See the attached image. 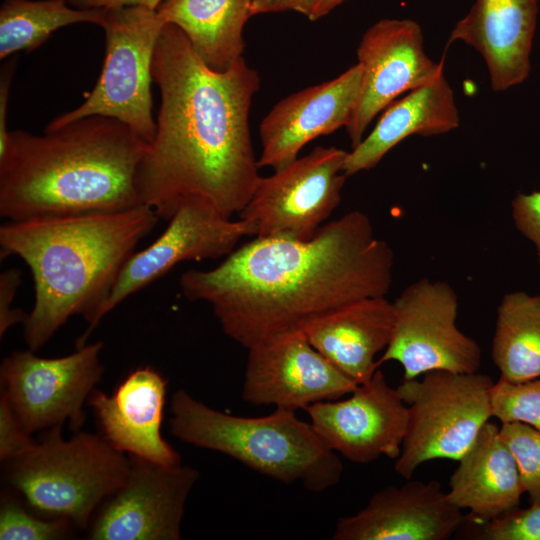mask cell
<instances>
[{"mask_svg": "<svg viewBox=\"0 0 540 540\" xmlns=\"http://www.w3.org/2000/svg\"><path fill=\"white\" fill-rule=\"evenodd\" d=\"M394 254L369 217L348 212L309 240L260 238L218 266L189 269L179 285L208 303L223 332L247 350L354 301L386 296Z\"/></svg>", "mask_w": 540, "mask_h": 540, "instance_id": "6da1fadb", "label": "cell"}, {"mask_svg": "<svg viewBox=\"0 0 540 540\" xmlns=\"http://www.w3.org/2000/svg\"><path fill=\"white\" fill-rule=\"evenodd\" d=\"M152 79L161 102L136 174L142 203L168 220L181 199L199 195L228 217L239 214L261 178L249 129L258 72L243 56L225 71L212 70L182 30L165 24Z\"/></svg>", "mask_w": 540, "mask_h": 540, "instance_id": "7a4b0ae2", "label": "cell"}, {"mask_svg": "<svg viewBox=\"0 0 540 540\" xmlns=\"http://www.w3.org/2000/svg\"><path fill=\"white\" fill-rule=\"evenodd\" d=\"M160 217L145 204L116 212L43 216L0 226L1 258L20 257L34 283V305L24 323L30 350L44 346L66 321L82 316L86 344L137 244Z\"/></svg>", "mask_w": 540, "mask_h": 540, "instance_id": "3957f363", "label": "cell"}, {"mask_svg": "<svg viewBox=\"0 0 540 540\" xmlns=\"http://www.w3.org/2000/svg\"><path fill=\"white\" fill-rule=\"evenodd\" d=\"M148 144L101 115L46 128L43 135L10 131L0 154V216L20 221L141 205L136 174Z\"/></svg>", "mask_w": 540, "mask_h": 540, "instance_id": "277c9868", "label": "cell"}, {"mask_svg": "<svg viewBox=\"0 0 540 540\" xmlns=\"http://www.w3.org/2000/svg\"><path fill=\"white\" fill-rule=\"evenodd\" d=\"M170 413L174 437L223 453L284 484L322 492L341 480V459L295 411L276 408L261 417L236 416L180 389L171 398Z\"/></svg>", "mask_w": 540, "mask_h": 540, "instance_id": "5b68a950", "label": "cell"}, {"mask_svg": "<svg viewBox=\"0 0 540 540\" xmlns=\"http://www.w3.org/2000/svg\"><path fill=\"white\" fill-rule=\"evenodd\" d=\"M6 480L29 507L46 518H62L86 529L100 505L126 481L130 459L102 434L84 431L68 440L62 426L8 462Z\"/></svg>", "mask_w": 540, "mask_h": 540, "instance_id": "8992f818", "label": "cell"}, {"mask_svg": "<svg viewBox=\"0 0 540 540\" xmlns=\"http://www.w3.org/2000/svg\"><path fill=\"white\" fill-rule=\"evenodd\" d=\"M492 379L478 372H426L397 387L408 404V421L394 469L409 480L433 459L459 460L493 416Z\"/></svg>", "mask_w": 540, "mask_h": 540, "instance_id": "52a82bcc", "label": "cell"}, {"mask_svg": "<svg viewBox=\"0 0 540 540\" xmlns=\"http://www.w3.org/2000/svg\"><path fill=\"white\" fill-rule=\"evenodd\" d=\"M105 58L101 74L77 108L53 119L55 128L92 115L114 118L150 143L156 132L152 114V62L165 25L155 9L142 5L106 8Z\"/></svg>", "mask_w": 540, "mask_h": 540, "instance_id": "ba28073f", "label": "cell"}, {"mask_svg": "<svg viewBox=\"0 0 540 540\" xmlns=\"http://www.w3.org/2000/svg\"><path fill=\"white\" fill-rule=\"evenodd\" d=\"M348 152L317 146L305 156L261 177L239 219L253 236L309 240L341 202Z\"/></svg>", "mask_w": 540, "mask_h": 540, "instance_id": "9c48e42d", "label": "cell"}, {"mask_svg": "<svg viewBox=\"0 0 540 540\" xmlns=\"http://www.w3.org/2000/svg\"><path fill=\"white\" fill-rule=\"evenodd\" d=\"M102 348L98 341L63 357L44 358L29 349L3 359L1 394L27 433L63 426L66 421L74 431L82 426L84 403L103 375Z\"/></svg>", "mask_w": 540, "mask_h": 540, "instance_id": "30bf717a", "label": "cell"}, {"mask_svg": "<svg viewBox=\"0 0 540 540\" xmlns=\"http://www.w3.org/2000/svg\"><path fill=\"white\" fill-rule=\"evenodd\" d=\"M393 307V330L379 365L399 362L404 380L433 370L478 372L481 348L458 328V296L447 282L421 278L401 292Z\"/></svg>", "mask_w": 540, "mask_h": 540, "instance_id": "8fae6325", "label": "cell"}, {"mask_svg": "<svg viewBox=\"0 0 540 540\" xmlns=\"http://www.w3.org/2000/svg\"><path fill=\"white\" fill-rule=\"evenodd\" d=\"M168 220L167 227L154 242L134 252L127 260L101 311V318L177 264L228 256L242 237L253 235L249 223L232 220L199 195L181 199Z\"/></svg>", "mask_w": 540, "mask_h": 540, "instance_id": "7c38bea8", "label": "cell"}, {"mask_svg": "<svg viewBox=\"0 0 540 540\" xmlns=\"http://www.w3.org/2000/svg\"><path fill=\"white\" fill-rule=\"evenodd\" d=\"M125 483L98 509L92 540H179L185 504L199 472L128 455Z\"/></svg>", "mask_w": 540, "mask_h": 540, "instance_id": "4fadbf2b", "label": "cell"}, {"mask_svg": "<svg viewBox=\"0 0 540 540\" xmlns=\"http://www.w3.org/2000/svg\"><path fill=\"white\" fill-rule=\"evenodd\" d=\"M420 25L411 19H381L369 27L357 48L362 68L359 96L346 126L351 149L362 140L372 120L405 92L443 72L424 50Z\"/></svg>", "mask_w": 540, "mask_h": 540, "instance_id": "5bb4252c", "label": "cell"}, {"mask_svg": "<svg viewBox=\"0 0 540 540\" xmlns=\"http://www.w3.org/2000/svg\"><path fill=\"white\" fill-rule=\"evenodd\" d=\"M358 385L292 331L248 349L242 398L254 405L296 411L340 399Z\"/></svg>", "mask_w": 540, "mask_h": 540, "instance_id": "9a60e30c", "label": "cell"}, {"mask_svg": "<svg viewBox=\"0 0 540 540\" xmlns=\"http://www.w3.org/2000/svg\"><path fill=\"white\" fill-rule=\"evenodd\" d=\"M305 410L322 441L349 461L368 464L400 455L408 408L379 369L348 398L317 402Z\"/></svg>", "mask_w": 540, "mask_h": 540, "instance_id": "2e32d148", "label": "cell"}, {"mask_svg": "<svg viewBox=\"0 0 540 540\" xmlns=\"http://www.w3.org/2000/svg\"><path fill=\"white\" fill-rule=\"evenodd\" d=\"M362 80L355 64L336 78L292 93L279 101L259 126L262 153L259 167L280 169L315 138L347 126Z\"/></svg>", "mask_w": 540, "mask_h": 540, "instance_id": "e0dca14e", "label": "cell"}, {"mask_svg": "<svg viewBox=\"0 0 540 540\" xmlns=\"http://www.w3.org/2000/svg\"><path fill=\"white\" fill-rule=\"evenodd\" d=\"M465 521L438 480H410L376 492L354 515L338 520L334 540H446Z\"/></svg>", "mask_w": 540, "mask_h": 540, "instance_id": "ac0fdd59", "label": "cell"}, {"mask_svg": "<svg viewBox=\"0 0 540 540\" xmlns=\"http://www.w3.org/2000/svg\"><path fill=\"white\" fill-rule=\"evenodd\" d=\"M166 379L150 366L131 371L111 395L94 389L93 408L101 434L117 450L163 465L181 463L180 454L162 437Z\"/></svg>", "mask_w": 540, "mask_h": 540, "instance_id": "d6986e66", "label": "cell"}, {"mask_svg": "<svg viewBox=\"0 0 540 540\" xmlns=\"http://www.w3.org/2000/svg\"><path fill=\"white\" fill-rule=\"evenodd\" d=\"M538 0H475L447 45L462 41L484 59L491 87L501 92L529 76Z\"/></svg>", "mask_w": 540, "mask_h": 540, "instance_id": "ffe728a7", "label": "cell"}, {"mask_svg": "<svg viewBox=\"0 0 540 540\" xmlns=\"http://www.w3.org/2000/svg\"><path fill=\"white\" fill-rule=\"evenodd\" d=\"M394 307L385 296L363 298L304 327L309 343L357 385L378 369L375 356L389 344Z\"/></svg>", "mask_w": 540, "mask_h": 540, "instance_id": "44dd1931", "label": "cell"}, {"mask_svg": "<svg viewBox=\"0 0 540 540\" xmlns=\"http://www.w3.org/2000/svg\"><path fill=\"white\" fill-rule=\"evenodd\" d=\"M500 428L486 422L449 480L447 496L465 519L483 523L517 508L524 493L515 458L501 439Z\"/></svg>", "mask_w": 540, "mask_h": 540, "instance_id": "7402d4cb", "label": "cell"}, {"mask_svg": "<svg viewBox=\"0 0 540 540\" xmlns=\"http://www.w3.org/2000/svg\"><path fill=\"white\" fill-rule=\"evenodd\" d=\"M458 125L454 92L441 72L383 110L372 132L348 152L344 173L348 177L376 167L394 146L410 135H439Z\"/></svg>", "mask_w": 540, "mask_h": 540, "instance_id": "603a6c76", "label": "cell"}, {"mask_svg": "<svg viewBox=\"0 0 540 540\" xmlns=\"http://www.w3.org/2000/svg\"><path fill=\"white\" fill-rule=\"evenodd\" d=\"M253 0H162L156 12L177 26L212 70L229 69L244 52L243 30Z\"/></svg>", "mask_w": 540, "mask_h": 540, "instance_id": "cb8c5ba5", "label": "cell"}, {"mask_svg": "<svg viewBox=\"0 0 540 540\" xmlns=\"http://www.w3.org/2000/svg\"><path fill=\"white\" fill-rule=\"evenodd\" d=\"M491 355L499 380L521 383L540 377V295L516 291L503 296Z\"/></svg>", "mask_w": 540, "mask_h": 540, "instance_id": "d4e9b609", "label": "cell"}, {"mask_svg": "<svg viewBox=\"0 0 540 540\" xmlns=\"http://www.w3.org/2000/svg\"><path fill=\"white\" fill-rule=\"evenodd\" d=\"M69 0H4L0 9V59L40 47L67 25L92 23L103 27L106 8H72Z\"/></svg>", "mask_w": 540, "mask_h": 540, "instance_id": "484cf974", "label": "cell"}, {"mask_svg": "<svg viewBox=\"0 0 540 540\" xmlns=\"http://www.w3.org/2000/svg\"><path fill=\"white\" fill-rule=\"evenodd\" d=\"M29 512L11 497H2L0 505L1 540H56L71 535V522L62 518H46Z\"/></svg>", "mask_w": 540, "mask_h": 540, "instance_id": "4316f807", "label": "cell"}, {"mask_svg": "<svg viewBox=\"0 0 540 540\" xmlns=\"http://www.w3.org/2000/svg\"><path fill=\"white\" fill-rule=\"evenodd\" d=\"M501 439L513 454L523 492L540 505V431L523 422L502 423Z\"/></svg>", "mask_w": 540, "mask_h": 540, "instance_id": "83f0119b", "label": "cell"}, {"mask_svg": "<svg viewBox=\"0 0 540 540\" xmlns=\"http://www.w3.org/2000/svg\"><path fill=\"white\" fill-rule=\"evenodd\" d=\"M493 416L523 422L540 431V377L521 383L498 380L491 388Z\"/></svg>", "mask_w": 540, "mask_h": 540, "instance_id": "f1b7e54d", "label": "cell"}, {"mask_svg": "<svg viewBox=\"0 0 540 540\" xmlns=\"http://www.w3.org/2000/svg\"><path fill=\"white\" fill-rule=\"evenodd\" d=\"M468 538L483 540H540V505L514 508L499 517L475 523Z\"/></svg>", "mask_w": 540, "mask_h": 540, "instance_id": "f546056e", "label": "cell"}, {"mask_svg": "<svg viewBox=\"0 0 540 540\" xmlns=\"http://www.w3.org/2000/svg\"><path fill=\"white\" fill-rule=\"evenodd\" d=\"M27 433L4 395L0 398V459L11 462L28 452L37 441Z\"/></svg>", "mask_w": 540, "mask_h": 540, "instance_id": "4dcf8cb0", "label": "cell"}, {"mask_svg": "<svg viewBox=\"0 0 540 540\" xmlns=\"http://www.w3.org/2000/svg\"><path fill=\"white\" fill-rule=\"evenodd\" d=\"M512 218L517 229L535 245L540 263V191L519 193L512 201Z\"/></svg>", "mask_w": 540, "mask_h": 540, "instance_id": "1f68e13d", "label": "cell"}, {"mask_svg": "<svg viewBox=\"0 0 540 540\" xmlns=\"http://www.w3.org/2000/svg\"><path fill=\"white\" fill-rule=\"evenodd\" d=\"M22 281V272L17 268L5 270L0 275V337L14 325L25 323L28 314L13 308V301Z\"/></svg>", "mask_w": 540, "mask_h": 540, "instance_id": "d6a6232c", "label": "cell"}, {"mask_svg": "<svg viewBox=\"0 0 540 540\" xmlns=\"http://www.w3.org/2000/svg\"><path fill=\"white\" fill-rule=\"evenodd\" d=\"M17 57L6 60L0 71V154L6 150L10 131L7 129V108Z\"/></svg>", "mask_w": 540, "mask_h": 540, "instance_id": "836d02e7", "label": "cell"}, {"mask_svg": "<svg viewBox=\"0 0 540 540\" xmlns=\"http://www.w3.org/2000/svg\"><path fill=\"white\" fill-rule=\"evenodd\" d=\"M345 0H297L294 11L315 21L327 15Z\"/></svg>", "mask_w": 540, "mask_h": 540, "instance_id": "e575fe53", "label": "cell"}, {"mask_svg": "<svg viewBox=\"0 0 540 540\" xmlns=\"http://www.w3.org/2000/svg\"><path fill=\"white\" fill-rule=\"evenodd\" d=\"M162 0H69L77 8H111L126 5H142L156 9Z\"/></svg>", "mask_w": 540, "mask_h": 540, "instance_id": "d590c367", "label": "cell"}, {"mask_svg": "<svg viewBox=\"0 0 540 540\" xmlns=\"http://www.w3.org/2000/svg\"><path fill=\"white\" fill-rule=\"evenodd\" d=\"M297 0H253L251 17L264 14L293 10Z\"/></svg>", "mask_w": 540, "mask_h": 540, "instance_id": "8d00e7d4", "label": "cell"}]
</instances>
